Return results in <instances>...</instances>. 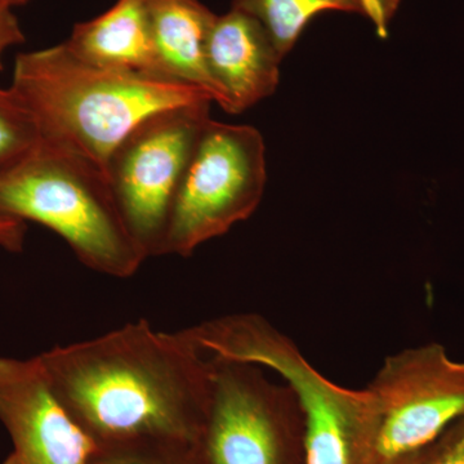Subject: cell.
<instances>
[{
	"mask_svg": "<svg viewBox=\"0 0 464 464\" xmlns=\"http://www.w3.org/2000/svg\"><path fill=\"white\" fill-rule=\"evenodd\" d=\"M359 14L369 18L380 38H386L401 0H356Z\"/></svg>",
	"mask_w": 464,
	"mask_h": 464,
	"instance_id": "17",
	"label": "cell"
},
{
	"mask_svg": "<svg viewBox=\"0 0 464 464\" xmlns=\"http://www.w3.org/2000/svg\"><path fill=\"white\" fill-rule=\"evenodd\" d=\"M234 362L267 368L297 396L304 418V464H368L373 406L368 390H350L320 373L288 335L248 314L226 338Z\"/></svg>",
	"mask_w": 464,
	"mask_h": 464,
	"instance_id": "5",
	"label": "cell"
},
{
	"mask_svg": "<svg viewBox=\"0 0 464 464\" xmlns=\"http://www.w3.org/2000/svg\"><path fill=\"white\" fill-rule=\"evenodd\" d=\"M231 7L257 18L283 58L317 14L328 11L359 14L356 0H232Z\"/></svg>",
	"mask_w": 464,
	"mask_h": 464,
	"instance_id": "13",
	"label": "cell"
},
{
	"mask_svg": "<svg viewBox=\"0 0 464 464\" xmlns=\"http://www.w3.org/2000/svg\"><path fill=\"white\" fill-rule=\"evenodd\" d=\"M0 213L56 232L82 264L109 276H132L145 261L105 170L70 150L39 142L0 170Z\"/></svg>",
	"mask_w": 464,
	"mask_h": 464,
	"instance_id": "3",
	"label": "cell"
},
{
	"mask_svg": "<svg viewBox=\"0 0 464 464\" xmlns=\"http://www.w3.org/2000/svg\"><path fill=\"white\" fill-rule=\"evenodd\" d=\"M25 42L23 29L11 8H0V72L5 51Z\"/></svg>",
	"mask_w": 464,
	"mask_h": 464,
	"instance_id": "18",
	"label": "cell"
},
{
	"mask_svg": "<svg viewBox=\"0 0 464 464\" xmlns=\"http://www.w3.org/2000/svg\"><path fill=\"white\" fill-rule=\"evenodd\" d=\"M176 448L183 447L167 444H132L100 448L99 453L91 464H173L168 457Z\"/></svg>",
	"mask_w": 464,
	"mask_h": 464,
	"instance_id": "15",
	"label": "cell"
},
{
	"mask_svg": "<svg viewBox=\"0 0 464 464\" xmlns=\"http://www.w3.org/2000/svg\"><path fill=\"white\" fill-rule=\"evenodd\" d=\"M210 103L174 106L149 116L106 163L116 206L146 258L160 256L174 197L210 119Z\"/></svg>",
	"mask_w": 464,
	"mask_h": 464,
	"instance_id": "7",
	"label": "cell"
},
{
	"mask_svg": "<svg viewBox=\"0 0 464 464\" xmlns=\"http://www.w3.org/2000/svg\"><path fill=\"white\" fill-rule=\"evenodd\" d=\"M366 390L374 420L368 464H395L464 415V362L433 342L405 348L384 360Z\"/></svg>",
	"mask_w": 464,
	"mask_h": 464,
	"instance_id": "8",
	"label": "cell"
},
{
	"mask_svg": "<svg viewBox=\"0 0 464 464\" xmlns=\"http://www.w3.org/2000/svg\"><path fill=\"white\" fill-rule=\"evenodd\" d=\"M155 51L168 79L217 92L207 69L206 47L217 14L200 0H146Z\"/></svg>",
	"mask_w": 464,
	"mask_h": 464,
	"instance_id": "12",
	"label": "cell"
},
{
	"mask_svg": "<svg viewBox=\"0 0 464 464\" xmlns=\"http://www.w3.org/2000/svg\"><path fill=\"white\" fill-rule=\"evenodd\" d=\"M418 464H464V415L420 451Z\"/></svg>",
	"mask_w": 464,
	"mask_h": 464,
	"instance_id": "16",
	"label": "cell"
},
{
	"mask_svg": "<svg viewBox=\"0 0 464 464\" xmlns=\"http://www.w3.org/2000/svg\"><path fill=\"white\" fill-rule=\"evenodd\" d=\"M420 453L414 454V456L409 458H405V459L400 460V462L395 464H418V460H420Z\"/></svg>",
	"mask_w": 464,
	"mask_h": 464,
	"instance_id": "21",
	"label": "cell"
},
{
	"mask_svg": "<svg viewBox=\"0 0 464 464\" xmlns=\"http://www.w3.org/2000/svg\"><path fill=\"white\" fill-rule=\"evenodd\" d=\"M284 58L257 18L239 8L217 14L206 47L216 102L227 114L246 111L275 93Z\"/></svg>",
	"mask_w": 464,
	"mask_h": 464,
	"instance_id": "10",
	"label": "cell"
},
{
	"mask_svg": "<svg viewBox=\"0 0 464 464\" xmlns=\"http://www.w3.org/2000/svg\"><path fill=\"white\" fill-rule=\"evenodd\" d=\"M9 91L41 142L70 150L105 170L110 155L149 116L212 101L200 88L87 63L65 43L20 53Z\"/></svg>",
	"mask_w": 464,
	"mask_h": 464,
	"instance_id": "2",
	"label": "cell"
},
{
	"mask_svg": "<svg viewBox=\"0 0 464 464\" xmlns=\"http://www.w3.org/2000/svg\"><path fill=\"white\" fill-rule=\"evenodd\" d=\"M210 357L206 418L195 440L201 464H288L304 450V418L295 391L261 366Z\"/></svg>",
	"mask_w": 464,
	"mask_h": 464,
	"instance_id": "6",
	"label": "cell"
},
{
	"mask_svg": "<svg viewBox=\"0 0 464 464\" xmlns=\"http://www.w3.org/2000/svg\"><path fill=\"white\" fill-rule=\"evenodd\" d=\"M63 43L93 65L168 79L155 51L146 0H116L100 16L76 24Z\"/></svg>",
	"mask_w": 464,
	"mask_h": 464,
	"instance_id": "11",
	"label": "cell"
},
{
	"mask_svg": "<svg viewBox=\"0 0 464 464\" xmlns=\"http://www.w3.org/2000/svg\"><path fill=\"white\" fill-rule=\"evenodd\" d=\"M264 137L252 125L208 121L174 197L160 256L190 257L248 219L264 198Z\"/></svg>",
	"mask_w": 464,
	"mask_h": 464,
	"instance_id": "4",
	"label": "cell"
},
{
	"mask_svg": "<svg viewBox=\"0 0 464 464\" xmlns=\"http://www.w3.org/2000/svg\"><path fill=\"white\" fill-rule=\"evenodd\" d=\"M25 239V222L0 213V246L9 252H20Z\"/></svg>",
	"mask_w": 464,
	"mask_h": 464,
	"instance_id": "19",
	"label": "cell"
},
{
	"mask_svg": "<svg viewBox=\"0 0 464 464\" xmlns=\"http://www.w3.org/2000/svg\"><path fill=\"white\" fill-rule=\"evenodd\" d=\"M0 422L14 453L5 464H91L100 445L54 392L38 357H0Z\"/></svg>",
	"mask_w": 464,
	"mask_h": 464,
	"instance_id": "9",
	"label": "cell"
},
{
	"mask_svg": "<svg viewBox=\"0 0 464 464\" xmlns=\"http://www.w3.org/2000/svg\"><path fill=\"white\" fill-rule=\"evenodd\" d=\"M76 422L100 448H191L210 393V357L183 331L146 320L36 356Z\"/></svg>",
	"mask_w": 464,
	"mask_h": 464,
	"instance_id": "1",
	"label": "cell"
},
{
	"mask_svg": "<svg viewBox=\"0 0 464 464\" xmlns=\"http://www.w3.org/2000/svg\"><path fill=\"white\" fill-rule=\"evenodd\" d=\"M39 142L30 115L9 88L0 87V170L25 157Z\"/></svg>",
	"mask_w": 464,
	"mask_h": 464,
	"instance_id": "14",
	"label": "cell"
},
{
	"mask_svg": "<svg viewBox=\"0 0 464 464\" xmlns=\"http://www.w3.org/2000/svg\"><path fill=\"white\" fill-rule=\"evenodd\" d=\"M30 0H0V8H14L17 5H26Z\"/></svg>",
	"mask_w": 464,
	"mask_h": 464,
	"instance_id": "20",
	"label": "cell"
}]
</instances>
